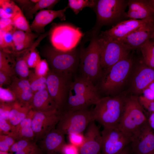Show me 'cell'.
I'll list each match as a JSON object with an SVG mask.
<instances>
[{
	"label": "cell",
	"mask_w": 154,
	"mask_h": 154,
	"mask_svg": "<svg viewBox=\"0 0 154 154\" xmlns=\"http://www.w3.org/2000/svg\"><path fill=\"white\" fill-rule=\"evenodd\" d=\"M101 98L93 82L82 77L77 78L70 84L64 112L88 109Z\"/></svg>",
	"instance_id": "1"
},
{
	"label": "cell",
	"mask_w": 154,
	"mask_h": 154,
	"mask_svg": "<svg viewBox=\"0 0 154 154\" xmlns=\"http://www.w3.org/2000/svg\"><path fill=\"white\" fill-rule=\"evenodd\" d=\"M125 100L118 96L101 98L92 110L95 121L104 127H118Z\"/></svg>",
	"instance_id": "2"
},
{
	"label": "cell",
	"mask_w": 154,
	"mask_h": 154,
	"mask_svg": "<svg viewBox=\"0 0 154 154\" xmlns=\"http://www.w3.org/2000/svg\"><path fill=\"white\" fill-rule=\"evenodd\" d=\"M138 97L126 98L123 113L118 127L131 139V142L147 121Z\"/></svg>",
	"instance_id": "3"
},
{
	"label": "cell",
	"mask_w": 154,
	"mask_h": 154,
	"mask_svg": "<svg viewBox=\"0 0 154 154\" xmlns=\"http://www.w3.org/2000/svg\"><path fill=\"white\" fill-rule=\"evenodd\" d=\"M98 36L97 32L94 31L88 46L80 50L79 68L81 77L93 83L102 75Z\"/></svg>",
	"instance_id": "4"
},
{
	"label": "cell",
	"mask_w": 154,
	"mask_h": 154,
	"mask_svg": "<svg viewBox=\"0 0 154 154\" xmlns=\"http://www.w3.org/2000/svg\"><path fill=\"white\" fill-rule=\"evenodd\" d=\"M98 42L100 52L101 65L104 71L119 61L129 56L131 50L122 42L100 35Z\"/></svg>",
	"instance_id": "5"
},
{
	"label": "cell",
	"mask_w": 154,
	"mask_h": 154,
	"mask_svg": "<svg viewBox=\"0 0 154 154\" xmlns=\"http://www.w3.org/2000/svg\"><path fill=\"white\" fill-rule=\"evenodd\" d=\"M94 121L92 110L66 112L62 113L56 128L64 135L82 133Z\"/></svg>",
	"instance_id": "6"
},
{
	"label": "cell",
	"mask_w": 154,
	"mask_h": 154,
	"mask_svg": "<svg viewBox=\"0 0 154 154\" xmlns=\"http://www.w3.org/2000/svg\"><path fill=\"white\" fill-rule=\"evenodd\" d=\"M133 64L132 60L128 56L104 71L101 84L102 90L110 94L120 88L128 76Z\"/></svg>",
	"instance_id": "7"
},
{
	"label": "cell",
	"mask_w": 154,
	"mask_h": 154,
	"mask_svg": "<svg viewBox=\"0 0 154 154\" xmlns=\"http://www.w3.org/2000/svg\"><path fill=\"white\" fill-rule=\"evenodd\" d=\"M72 75L51 69L46 76L47 90L61 112L65 107L70 86L72 81Z\"/></svg>",
	"instance_id": "8"
},
{
	"label": "cell",
	"mask_w": 154,
	"mask_h": 154,
	"mask_svg": "<svg viewBox=\"0 0 154 154\" xmlns=\"http://www.w3.org/2000/svg\"><path fill=\"white\" fill-rule=\"evenodd\" d=\"M83 36L79 28L68 24H61L52 29L50 39L54 48L66 52L76 48Z\"/></svg>",
	"instance_id": "9"
},
{
	"label": "cell",
	"mask_w": 154,
	"mask_h": 154,
	"mask_svg": "<svg viewBox=\"0 0 154 154\" xmlns=\"http://www.w3.org/2000/svg\"><path fill=\"white\" fill-rule=\"evenodd\" d=\"M80 50V49L76 48L65 52L53 48L46 52L45 56L50 69L72 75L79 68Z\"/></svg>",
	"instance_id": "10"
},
{
	"label": "cell",
	"mask_w": 154,
	"mask_h": 154,
	"mask_svg": "<svg viewBox=\"0 0 154 154\" xmlns=\"http://www.w3.org/2000/svg\"><path fill=\"white\" fill-rule=\"evenodd\" d=\"M127 1L123 0H97L95 7L98 24H111L125 16Z\"/></svg>",
	"instance_id": "11"
},
{
	"label": "cell",
	"mask_w": 154,
	"mask_h": 154,
	"mask_svg": "<svg viewBox=\"0 0 154 154\" xmlns=\"http://www.w3.org/2000/svg\"><path fill=\"white\" fill-rule=\"evenodd\" d=\"M101 133L102 154H118L131 142L118 127H104Z\"/></svg>",
	"instance_id": "12"
},
{
	"label": "cell",
	"mask_w": 154,
	"mask_h": 154,
	"mask_svg": "<svg viewBox=\"0 0 154 154\" xmlns=\"http://www.w3.org/2000/svg\"><path fill=\"white\" fill-rule=\"evenodd\" d=\"M62 114V112L57 109L47 112L34 111L31 127L35 134L36 141L42 140L56 127Z\"/></svg>",
	"instance_id": "13"
},
{
	"label": "cell",
	"mask_w": 154,
	"mask_h": 154,
	"mask_svg": "<svg viewBox=\"0 0 154 154\" xmlns=\"http://www.w3.org/2000/svg\"><path fill=\"white\" fill-rule=\"evenodd\" d=\"M130 148L133 154L154 153V131L147 121L132 140Z\"/></svg>",
	"instance_id": "14"
},
{
	"label": "cell",
	"mask_w": 154,
	"mask_h": 154,
	"mask_svg": "<svg viewBox=\"0 0 154 154\" xmlns=\"http://www.w3.org/2000/svg\"><path fill=\"white\" fill-rule=\"evenodd\" d=\"M153 23L152 19H130L119 22L111 29L102 31L100 35L117 40L124 38L133 31L144 25Z\"/></svg>",
	"instance_id": "15"
},
{
	"label": "cell",
	"mask_w": 154,
	"mask_h": 154,
	"mask_svg": "<svg viewBox=\"0 0 154 154\" xmlns=\"http://www.w3.org/2000/svg\"><path fill=\"white\" fill-rule=\"evenodd\" d=\"M86 130L84 141L79 147V154H102L101 132L95 121L89 125Z\"/></svg>",
	"instance_id": "16"
},
{
	"label": "cell",
	"mask_w": 154,
	"mask_h": 154,
	"mask_svg": "<svg viewBox=\"0 0 154 154\" xmlns=\"http://www.w3.org/2000/svg\"><path fill=\"white\" fill-rule=\"evenodd\" d=\"M154 32V23H152L133 31L119 40L126 45L131 50L140 47L151 39Z\"/></svg>",
	"instance_id": "17"
},
{
	"label": "cell",
	"mask_w": 154,
	"mask_h": 154,
	"mask_svg": "<svg viewBox=\"0 0 154 154\" xmlns=\"http://www.w3.org/2000/svg\"><path fill=\"white\" fill-rule=\"evenodd\" d=\"M68 7L55 11L50 9L42 10L36 15L30 28L31 31L40 33L44 32L45 27L56 18L61 20H66L65 12Z\"/></svg>",
	"instance_id": "18"
},
{
	"label": "cell",
	"mask_w": 154,
	"mask_h": 154,
	"mask_svg": "<svg viewBox=\"0 0 154 154\" xmlns=\"http://www.w3.org/2000/svg\"><path fill=\"white\" fill-rule=\"evenodd\" d=\"M127 6L128 10L125 17L132 19L153 20V13L148 0H128Z\"/></svg>",
	"instance_id": "19"
},
{
	"label": "cell",
	"mask_w": 154,
	"mask_h": 154,
	"mask_svg": "<svg viewBox=\"0 0 154 154\" xmlns=\"http://www.w3.org/2000/svg\"><path fill=\"white\" fill-rule=\"evenodd\" d=\"M154 81V69L144 63L141 64L133 76L132 83L133 90L136 94H140Z\"/></svg>",
	"instance_id": "20"
},
{
	"label": "cell",
	"mask_w": 154,
	"mask_h": 154,
	"mask_svg": "<svg viewBox=\"0 0 154 154\" xmlns=\"http://www.w3.org/2000/svg\"><path fill=\"white\" fill-rule=\"evenodd\" d=\"M40 141L42 149L47 154H60L61 149L66 143L64 134L56 127Z\"/></svg>",
	"instance_id": "21"
},
{
	"label": "cell",
	"mask_w": 154,
	"mask_h": 154,
	"mask_svg": "<svg viewBox=\"0 0 154 154\" xmlns=\"http://www.w3.org/2000/svg\"><path fill=\"white\" fill-rule=\"evenodd\" d=\"M9 88L15 94L17 100L31 105L34 96L28 79L13 76Z\"/></svg>",
	"instance_id": "22"
},
{
	"label": "cell",
	"mask_w": 154,
	"mask_h": 154,
	"mask_svg": "<svg viewBox=\"0 0 154 154\" xmlns=\"http://www.w3.org/2000/svg\"><path fill=\"white\" fill-rule=\"evenodd\" d=\"M31 106L32 109L35 111L47 112L58 110L47 88L34 94Z\"/></svg>",
	"instance_id": "23"
},
{
	"label": "cell",
	"mask_w": 154,
	"mask_h": 154,
	"mask_svg": "<svg viewBox=\"0 0 154 154\" xmlns=\"http://www.w3.org/2000/svg\"><path fill=\"white\" fill-rule=\"evenodd\" d=\"M31 47L22 51L12 53L15 56V59L14 66L15 74H16L19 78L27 79L30 70L27 62V57Z\"/></svg>",
	"instance_id": "24"
},
{
	"label": "cell",
	"mask_w": 154,
	"mask_h": 154,
	"mask_svg": "<svg viewBox=\"0 0 154 154\" xmlns=\"http://www.w3.org/2000/svg\"><path fill=\"white\" fill-rule=\"evenodd\" d=\"M32 109L31 105L16 100L13 104L9 116V121L12 125H18L27 116Z\"/></svg>",
	"instance_id": "25"
},
{
	"label": "cell",
	"mask_w": 154,
	"mask_h": 154,
	"mask_svg": "<svg viewBox=\"0 0 154 154\" xmlns=\"http://www.w3.org/2000/svg\"><path fill=\"white\" fill-rule=\"evenodd\" d=\"M144 63L154 69V42L151 40L144 44L140 48Z\"/></svg>",
	"instance_id": "26"
},
{
	"label": "cell",
	"mask_w": 154,
	"mask_h": 154,
	"mask_svg": "<svg viewBox=\"0 0 154 154\" xmlns=\"http://www.w3.org/2000/svg\"><path fill=\"white\" fill-rule=\"evenodd\" d=\"M28 80L34 94L46 89V76H39L32 71L30 70Z\"/></svg>",
	"instance_id": "27"
},
{
	"label": "cell",
	"mask_w": 154,
	"mask_h": 154,
	"mask_svg": "<svg viewBox=\"0 0 154 154\" xmlns=\"http://www.w3.org/2000/svg\"><path fill=\"white\" fill-rule=\"evenodd\" d=\"M97 0H69L67 6L70 8L76 15H77L86 7H95Z\"/></svg>",
	"instance_id": "28"
},
{
	"label": "cell",
	"mask_w": 154,
	"mask_h": 154,
	"mask_svg": "<svg viewBox=\"0 0 154 154\" xmlns=\"http://www.w3.org/2000/svg\"><path fill=\"white\" fill-rule=\"evenodd\" d=\"M10 135L16 142L21 140H35V135L31 127L14 129Z\"/></svg>",
	"instance_id": "29"
},
{
	"label": "cell",
	"mask_w": 154,
	"mask_h": 154,
	"mask_svg": "<svg viewBox=\"0 0 154 154\" xmlns=\"http://www.w3.org/2000/svg\"><path fill=\"white\" fill-rule=\"evenodd\" d=\"M38 36L37 34L26 32L15 29L13 34L14 43L34 42V40Z\"/></svg>",
	"instance_id": "30"
},
{
	"label": "cell",
	"mask_w": 154,
	"mask_h": 154,
	"mask_svg": "<svg viewBox=\"0 0 154 154\" xmlns=\"http://www.w3.org/2000/svg\"><path fill=\"white\" fill-rule=\"evenodd\" d=\"M12 19L13 25L17 29L26 32L32 33L30 26L21 10Z\"/></svg>",
	"instance_id": "31"
},
{
	"label": "cell",
	"mask_w": 154,
	"mask_h": 154,
	"mask_svg": "<svg viewBox=\"0 0 154 154\" xmlns=\"http://www.w3.org/2000/svg\"><path fill=\"white\" fill-rule=\"evenodd\" d=\"M9 54V52L0 50V70L13 76L15 74L14 68L10 64L12 59Z\"/></svg>",
	"instance_id": "32"
},
{
	"label": "cell",
	"mask_w": 154,
	"mask_h": 154,
	"mask_svg": "<svg viewBox=\"0 0 154 154\" xmlns=\"http://www.w3.org/2000/svg\"><path fill=\"white\" fill-rule=\"evenodd\" d=\"M59 1L56 0H39L35 5L29 9L28 15L31 17L38 10L47 8L50 9Z\"/></svg>",
	"instance_id": "33"
},
{
	"label": "cell",
	"mask_w": 154,
	"mask_h": 154,
	"mask_svg": "<svg viewBox=\"0 0 154 154\" xmlns=\"http://www.w3.org/2000/svg\"><path fill=\"white\" fill-rule=\"evenodd\" d=\"M37 145L35 140H21L16 142L11 147L9 151L15 153Z\"/></svg>",
	"instance_id": "34"
},
{
	"label": "cell",
	"mask_w": 154,
	"mask_h": 154,
	"mask_svg": "<svg viewBox=\"0 0 154 154\" xmlns=\"http://www.w3.org/2000/svg\"><path fill=\"white\" fill-rule=\"evenodd\" d=\"M0 7L7 13L15 16L21 10L13 1L0 0Z\"/></svg>",
	"instance_id": "35"
},
{
	"label": "cell",
	"mask_w": 154,
	"mask_h": 154,
	"mask_svg": "<svg viewBox=\"0 0 154 154\" xmlns=\"http://www.w3.org/2000/svg\"><path fill=\"white\" fill-rule=\"evenodd\" d=\"M16 142L14 138L10 135L0 134V151L8 152Z\"/></svg>",
	"instance_id": "36"
},
{
	"label": "cell",
	"mask_w": 154,
	"mask_h": 154,
	"mask_svg": "<svg viewBox=\"0 0 154 154\" xmlns=\"http://www.w3.org/2000/svg\"><path fill=\"white\" fill-rule=\"evenodd\" d=\"M16 100L15 94L9 88H6L0 87V102L12 103Z\"/></svg>",
	"instance_id": "37"
},
{
	"label": "cell",
	"mask_w": 154,
	"mask_h": 154,
	"mask_svg": "<svg viewBox=\"0 0 154 154\" xmlns=\"http://www.w3.org/2000/svg\"><path fill=\"white\" fill-rule=\"evenodd\" d=\"M35 73L39 76H46L50 69L48 64L45 59L41 60L35 68Z\"/></svg>",
	"instance_id": "38"
},
{
	"label": "cell",
	"mask_w": 154,
	"mask_h": 154,
	"mask_svg": "<svg viewBox=\"0 0 154 154\" xmlns=\"http://www.w3.org/2000/svg\"><path fill=\"white\" fill-rule=\"evenodd\" d=\"M13 103L0 102V118L9 121V114Z\"/></svg>",
	"instance_id": "39"
},
{
	"label": "cell",
	"mask_w": 154,
	"mask_h": 154,
	"mask_svg": "<svg viewBox=\"0 0 154 154\" xmlns=\"http://www.w3.org/2000/svg\"><path fill=\"white\" fill-rule=\"evenodd\" d=\"M15 126L12 125L9 121L0 118V134L9 135L12 132Z\"/></svg>",
	"instance_id": "40"
},
{
	"label": "cell",
	"mask_w": 154,
	"mask_h": 154,
	"mask_svg": "<svg viewBox=\"0 0 154 154\" xmlns=\"http://www.w3.org/2000/svg\"><path fill=\"white\" fill-rule=\"evenodd\" d=\"M68 135L70 143L78 147L82 145L84 141V135L82 133L73 134Z\"/></svg>",
	"instance_id": "41"
},
{
	"label": "cell",
	"mask_w": 154,
	"mask_h": 154,
	"mask_svg": "<svg viewBox=\"0 0 154 154\" xmlns=\"http://www.w3.org/2000/svg\"><path fill=\"white\" fill-rule=\"evenodd\" d=\"M34 113V111L32 109L26 117L18 125L15 126L14 129H18L24 127H31Z\"/></svg>",
	"instance_id": "42"
},
{
	"label": "cell",
	"mask_w": 154,
	"mask_h": 154,
	"mask_svg": "<svg viewBox=\"0 0 154 154\" xmlns=\"http://www.w3.org/2000/svg\"><path fill=\"white\" fill-rule=\"evenodd\" d=\"M60 154H79V147L71 143H65L62 147Z\"/></svg>",
	"instance_id": "43"
},
{
	"label": "cell",
	"mask_w": 154,
	"mask_h": 154,
	"mask_svg": "<svg viewBox=\"0 0 154 154\" xmlns=\"http://www.w3.org/2000/svg\"><path fill=\"white\" fill-rule=\"evenodd\" d=\"M138 98L142 106H143L151 113H154V100H149L143 96H141Z\"/></svg>",
	"instance_id": "44"
},
{
	"label": "cell",
	"mask_w": 154,
	"mask_h": 154,
	"mask_svg": "<svg viewBox=\"0 0 154 154\" xmlns=\"http://www.w3.org/2000/svg\"><path fill=\"white\" fill-rule=\"evenodd\" d=\"M14 29H15L13 28L11 29L5 31L4 34V39L7 48L8 47L12 48L13 46L14 41L13 34ZM7 50V49L6 50Z\"/></svg>",
	"instance_id": "45"
},
{
	"label": "cell",
	"mask_w": 154,
	"mask_h": 154,
	"mask_svg": "<svg viewBox=\"0 0 154 154\" xmlns=\"http://www.w3.org/2000/svg\"><path fill=\"white\" fill-rule=\"evenodd\" d=\"M13 76L0 70V87L3 85H11Z\"/></svg>",
	"instance_id": "46"
},
{
	"label": "cell",
	"mask_w": 154,
	"mask_h": 154,
	"mask_svg": "<svg viewBox=\"0 0 154 154\" xmlns=\"http://www.w3.org/2000/svg\"><path fill=\"white\" fill-rule=\"evenodd\" d=\"M12 19H0V30L7 31L13 28Z\"/></svg>",
	"instance_id": "47"
},
{
	"label": "cell",
	"mask_w": 154,
	"mask_h": 154,
	"mask_svg": "<svg viewBox=\"0 0 154 154\" xmlns=\"http://www.w3.org/2000/svg\"><path fill=\"white\" fill-rule=\"evenodd\" d=\"M14 154H41V150L37 145L17 152Z\"/></svg>",
	"instance_id": "48"
},
{
	"label": "cell",
	"mask_w": 154,
	"mask_h": 154,
	"mask_svg": "<svg viewBox=\"0 0 154 154\" xmlns=\"http://www.w3.org/2000/svg\"><path fill=\"white\" fill-rule=\"evenodd\" d=\"M15 16L9 14L2 8H0V17L2 19H12Z\"/></svg>",
	"instance_id": "49"
},
{
	"label": "cell",
	"mask_w": 154,
	"mask_h": 154,
	"mask_svg": "<svg viewBox=\"0 0 154 154\" xmlns=\"http://www.w3.org/2000/svg\"><path fill=\"white\" fill-rule=\"evenodd\" d=\"M147 121L150 127L154 131V113L151 114L147 119Z\"/></svg>",
	"instance_id": "50"
},
{
	"label": "cell",
	"mask_w": 154,
	"mask_h": 154,
	"mask_svg": "<svg viewBox=\"0 0 154 154\" xmlns=\"http://www.w3.org/2000/svg\"><path fill=\"white\" fill-rule=\"evenodd\" d=\"M118 154H131L130 148L128 146H127L121 152Z\"/></svg>",
	"instance_id": "51"
},
{
	"label": "cell",
	"mask_w": 154,
	"mask_h": 154,
	"mask_svg": "<svg viewBox=\"0 0 154 154\" xmlns=\"http://www.w3.org/2000/svg\"><path fill=\"white\" fill-rule=\"evenodd\" d=\"M148 3L151 7L153 13V21L154 23V0H148Z\"/></svg>",
	"instance_id": "52"
},
{
	"label": "cell",
	"mask_w": 154,
	"mask_h": 154,
	"mask_svg": "<svg viewBox=\"0 0 154 154\" xmlns=\"http://www.w3.org/2000/svg\"><path fill=\"white\" fill-rule=\"evenodd\" d=\"M154 94V81L151 83L147 87Z\"/></svg>",
	"instance_id": "53"
},
{
	"label": "cell",
	"mask_w": 154,
	"mask_h": 154,
	"mask_svg": "<svg viewBox=\"0 0 154 154\" xmlns=\"http://www.w3.org/2000/svg\"><path fill=\"white\" fill-rule=\"evenodd\" d=\"M0 154H13L12 153H8V152H5L0 151Z\"/></svg>",
	"instance_id": "54"
},
{
	"label": "cell",
	"mask_w": 154,
	"mask_h": 154,
	"mask_svg": "<svg viewBox=\"0 0 154 154\" xmlns=\"http://www.w3.org/2000/svg\"><path fill=\"white\" fill-rule=\"evenodd\" d=\"M150 40L154 42V32Z\"/></svg>",
	"instance_id": "55"
},
{
	"label": "cell",
	"mask_w": 154,
	"mask_h": 154,
	"mask_svg": "<svg viewBox=\"0 0 154 154\" xmlns=\"http://www.w3.org/2000/svg\"><path fill=\"white\" fill-rule=\"evenodd\" d=\"M39 0H31V1L33 3H37L39 1Z\"/></svg>",
	"instance_id": "56"
},
{
	"label": "cell",
	"mask_w": 154,
	"mask_h": 154,
	"mask_svg": "<svg viewBox=\"0 0 154 154\" xmlns=\"http://www.w3.org/2000/svg\"><path fill=\"white\" fill-rule=\"evenodd\" d=\"M151 154H154V153H151Z\"/></svg>",
	"instance_id": "57"
}]
</instances>
